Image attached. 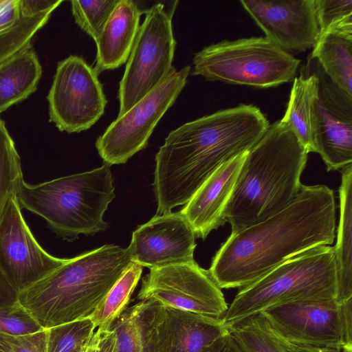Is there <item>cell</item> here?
I'll list each match as a JSON object with an SVG mask.
<instances>
[{"instance_id": "4dcf8cb0", "label": "cell", "mask_w": 352, "mask_h": 352, "mask_svg": "<svg viewBox=\"0 0 352 352\" xmlns=\"http://www.w3.org/2000/svg\"><path fill=\"white\" fill-rule=\"evenodd\" d=\"M43 329L14 300L0 302V332L26 336Z\"/></svg>"}, {"instance_id": "2e32d148", "label": "cell", "mask_w": 352, "mask_h": 352, "mask_svg": "<svg viewBox=\"0 0 352 352\" xmlns=\"http://www.w3.org/2000/svg\"><path fill=\"white\" fill-rule=\"evenodd\" d=\"M243 8L270 40L292 54L314 48L319 36L314 0L245 1Z\"/></svg>"}, {"instance_id": "9a60e30c", "label": "cell", "mask_w": 352, "mask_h": 352, "mask_svg": "<svg viewBox=\"0 0 352 352\" xmlns=\"http://www.w3.org/2000/svg\"><path fill=\"white\" fill-rule=\"evenodd\" d=\"M16 195L0 219V268L16 291L40 280L67 259L52 256L36 241L25 223Z\"/></svg>"}, {"instance_id": "1f68e13d", "label": "cell", "mask_w": 352, "mask_h": 352, "mask_svg": "<svg viewBox=\"0 0 352 352\" xmlns=\"http://www.w3.org/2000/svg\"><path fill=\"white\" fill-rule=\"evenodd\" d=\"M320 34L332 23L352 15V0H314Z\"/></svg>"}, {"instance_id": "7a4b0ae2", "label": "cell", "mask_w": 352, "mask_h": 352, "mask_svg": "<svg viewBox=\"0 0 352 352\" xmlns=\"http://www.w3.org/2000/svg\"><path fill=\"white\" fill-rule=\"evenodd\" d=\"M269 126L259 108L241 104L171 131L155 155L157 214L186 204L221 165L249 151Z\"/></svg>"}, {"instance_id": "5b68a950", "label": "cell", "mask_w": 352, "mask_h": 352, "mask_svg": "<svg viewBox=\"0 0 352 352\" xmlns=\"http://www.w3.org/2000/svg\"><path fill=\"white\" fill-rule=\"evenodd\" d=\"M110 166L56 178L36 185L20 182L16 197L21 208L43 217L67 240L104 231L103 216L115 197Z\"/></svg>"}, {"instance_id": "836d02e7", "label": "cell", "mask_w": 352, "mask_h": 352, "mask_svg": "<svg viewBox=\"0 0 352 352\" xmlns=\"http://www.w3.org/2000/svg\"><path fill=\"white\" fill-rule=\"evenodd\" d=\"M63 1L62 0H20V10L21 14L25 16L52 12Z\"/></svg>"}, {"instance_id": "f35d334b", "label": "cell", "mask_w": 352, "mask_h": 352, "mask_svg": "<svg viewBox=\"0 0 352 352\" xmlns=\"http://www.w3.org/2000/svg\"><path fill=\"white\" fill-rule=\"evenodd\" d=\"M98 334L97 331H94L84 352H96L98 342Z\"/></svg>"}, {"instance_id": "f546056e", "label": "cell", "mask_w": 352, "mask_h": 352, "mask_svg": "<svg viewBox=\"0 0 352 352\" xmlns=\"http://www.w3.org/2000/svg\"><path fill=\"white\" fill-rule=\"evenodd\" d=\"M143 301L126 308L114 321L110 329L116 335L117 352H145L140 312Z\"/></svg>"}, {"instance_id": "8992f818", "label": "cell", "mask_w": 352, "mask_h": 352, "mask_svg": "<svg viewBox=\"0 0 352 352\" xmlns=\"http://www.w3.org/2000/svg\"><path fill=\"white\" fill-rule=\"evenodd\" d=\"M351 299L342 292L333 247L320 245L289 258L256 282L240 289L221 320L229 329L280 304Z\"/></svg>"}, {"instance_id": "e575fe53", "label": "cell", "mask_w": 352, "mask_h": 352, "mask_svg": "<svg viewBox=\"0 0 352 352\" xmlns=\"http://www.w3.org/2000/svg\"><path fill=\"white\" fill-rule=\"evenodd\" d=\"M203 352H243L236 344L230 331L212 342Z\"/></svg>"}, {"instance_id": "3957f363", "label": "cell", "mask_w": 352, "mask_h": 352, "mask_svg": "<svg viewBox=\"0 0 352 352\" xmlns=\"http://www.w3.org/2000/svg\"><path fill=\"white\" fill-rule=\"evenodd\" d=\"M132 262L128 248L104 245L67 259L14 301L43 329L89 318Z\"/></svg>"}, {"instance_id": "83f0119b", "label": "cell", "mask_w": 352, "mask_h": 352, "mask_svg": "<svg viewBox=\"0 0 352 352\" xmlns=\"http://www.w3.org/2000/svg\"><path fill=\"white\" fill-rule=\"evenodd\" d=\"M95 329L89 318L45 329V352H84Z\"/></svg>"}, {"instance_id": "74e56055", "label": "cell", "mask_w": 352, "mask_h": 352, "mask_svg": "<svg viewBox=\"0 0 352 352\" xmlns=\"http://www.w3.org/2000/svg\"><path fill=\"white\" fill-rule=\"evenodd\" d=\"M16 290L10 283L3 272L0 268V302H3V299L9 296H15Z\"/></svg>"}, {"instance_id": "d4e9b609", "label": "cell", "mask_w": 352, "mask_h": 352, "mask_svg": "<svg viewBox=\"0 0 352 352\" xmlns=\"http://www.w3.org/2000/svg\"><path fill=\"white\" fill-rule=\"evenodd\" d=\"M229 331L243 352H286L261 313L236 323Z\"/></svg>"}, {"instance_id": "e0dca14e", "label": "cell", "mask_w": 352, "mask_h": 352, "mask_svg": "<svg viewBox=\"0 0 352 352\" xmlns=\"http://www.w3.org/2000/svg\"><path fill=\"white\" fill-rule=\"evenodd\" d=\"M195 234L183 215H155L132 234L128 249L131 259L149 269L195 261Z\"/></svg>"}, {"instance_id": "5bb4252c", "label": "cell", "mask_w": 352, "mask_h": 352, "mask_svg": "<svg viewBox=\"0 0 352 352\" xmlns=\"http://www.w3.org/2000/svg\"><path fill=\"white\" fill-rule=\"evenodd\" d=\"M318 80L314 102V140L328 171L341 170L352 162V96L326 74L316 59L307 62Z\"/></svg>"}, {"instance_id": "9c48e42d", "label": "cell", "mask_w": 352, "mask_h": 352, "mask_svg": "<svg viewBox=\"0 0 352 352\" xmlns=\"http://www.w3.org/2000/svg\"><path fill=\"white\" fill-rule=\"evenodd\" d=\"M260 313L283 340L352 352V299L292 302Z\"/></svg>"}, {"instance_id": "4fadbf2b", "label": "cell", "mask_w": 352, "mask_h": 352, "mask_svg": "<svg viewBox=\"0 0 352 352\" xmlns=\"http://www.w3.org/2000/svg\"><path fill=\"white\" fill-rule=\"evenodd\" d=\"M143 301L140 323L145 352H203L228 331L221 319Z\"/></svg>"}, {"instance_id": "277c9868", "label": "cell", "mask_w": 352, "mask_h": 352, "mask_svg": "<svg viewBox=\"0 0 352 352\" xmlns=\"http://www.w3.org/2000/svg\"><path fill=\"white\" fill-rule=\"evenodd\" d=\"M308 153L280 120L270 124L247 153L226 207L232 232L265 219L297 197Z\"/></svg>"}, {"instance_id": "f1b7e54d", "label": "cell", "mask_w": 352, "mask_h": 352, "mask_svg": "<svg viewBox=\"0 0 352 352\" xmlns=\"http://www.w3.org/2000/svg\"><path fill=\"white\" fill-rule=\"evenodd\" d=\"M118 1L73 0L72 12L77 25L96 42Z\"/></svg>"}, {"instance_id": "ba28073f", "label": "cell", "mask_w": 352, "mask_h": 352, "mask_svg": "<svg viewBox=\"0 0 352 352\" xmlns=\"http://www.w3.org/2000/svg\"><path fill=\"white\" fill-rule=\"evenodd\" d=\"M172 16L161 3L146 10L120 82L118 116L158 86L173 68L176 41Z\"/></svg>"}, {"instance_id": "44dd1931", "label": "cell", "mask_w": 352, "mask_h": 352, "mask_svg": "<svg viewBox=\"0 0 352 352\" xmlns=\"http://www.w3.org/2000/svg\"><path fill=\"white\" fill-rule=\"evenodd\" d=\"M42 75L38 56L28 45L0 63V114L36 91Z\"/></svg>"}, {"instance_id": "603a6c76", "label": "cell", "mask_w": 352, "mask_h": 352, "mask_svg": "<svg viewBox=\"0 0 352 352\" xmlns=\"http://www.w3.org/2000/svg\"><path fill=\"white\" fill-rule=\"evenodd\" d=\"M341 173L340 219L333 248L342 292L347 298H352V164L342 168Z\"/></svg>"}, {"instance_id": "8fae6325", "label": "cell", "mask_w": 352, "mask_h": 352, "mask_svg": "<svg viewBox=\"0 0 352 352\" xmlns=\"http://www.w3.org/2000/svg\"><path fill=\"white\" fill-rule=\"evenodd\" d=\"M98 75L80 56L58 62L47 99L50 122L60 131H86L104 114L107 100Z\"/></svg>"}, {"instance_id": "484cf974", "label": "cell", "mask_w": 352, "mask_h": 352, "mask_svg": "<svg viewBox=\"0 0 352 352\" xmlns=\"http://www.w3.org/2000/svg\"><path fill=\"white\" fill-rule=\"evenodd\" d=\"M23 179L19 155L0 118V219L9 198L16 195Z\"/></svg>"}, {"instance_id": "7c38bea8", "label": "cell", "mask_w": 352, "mask_h": 352, "mask_svg": "<svg viewBox=\"0 0 352 352\" xmlns=\"http://www.w3.org/2000/svg\"><path fill=\"white\" fill-rule=\"evenodd\" d=\"M138 298L217 319L228 307L221 289L195 261L150 269Z\"/></svg>"}, {"instance_id": "d590c367", "label": "cell", "mask_w": 352, "mask_h": 352, "mask_svg": "<svg viewBox=\"0 0 352 352\" xmlns=\"http://www.w3.org/2000/svg\"><path fill=\"white\" fill-rule=\"evenodd\" d=\"M96 331L98 337L96 352H117L115 331L111 329L107 331Z\"/></svg>"}, {"instance_id": "30bf717a", "label": "cell", "mask_w": 352, "mask_h": 352, "mask_svg": "<svg viewBox=\"0 0 352 352\" xmlns=\"http://www.w3.org/2000/svg\"><path fill=\"white\" fill-rule=\"evenodd\" d=\"M190 72V66L179 71L173 67L158 86L113 121L96 142L105 164H124L147 146L154 128L175 103Z\"/></svg>"}, {"instance_id": "ffe728a7", "label": "cell", "mask_w": 352, "mask_h": 352, "mask_svg": "<svg viewBox=\"0 0 352 352\" xmlns=\"http://www.w3.org/2000/svg\"><path fill=\"white\" fill-rule=\"evenodd\" d=\"M331 80L352 96V15L332 23L309 54Z\"/></svg>"}, {"instance_id": "6da1fadb", "label": "cell", "mask_w": 352, "mask_h": 352, "mask_svg": "<svg viewBox=\"0 0 352 352\" xmlns=\"http://www.w3.org/2000/svg\"><path fill=\"white\" fill-rule=\"evenodd\" d=\"M336 201L324 185H302L286 207L235 232L212 258L210 276L221 289L245 287L281 263L336 236Z\"/></svg>"}, {"instance_id": "4316f807", "label": "cell", "mask_w": 352, "mask_h": 352, "mask_svg": "<svg viewBox=\"0 0 352 352\" xmlns=\"http://www.w3.org/2000/svg\"><path fill=\"white\" fill-rule=\"evenodd\" d=\"M51 14H22L12 25L0 28V63L31 44L33 36L46 24Z\"/></svg>"}, {"instance_id": "d6a6232c", "label": "cell", "mask_w": 352, "mask_h": 352, "mask_svg": "<svg viewBox=\"0 0 352 352\" xmlns=\"http://www.w3.org/2000/svg\"><path fill=\"white\" fill-rule=\"evenodd\" d=\"M45 334V329L26 336L0 332V352H35Z\"/></svg>"}, {"instance_id": "8d00e7d4", "label": "cell", "mask_w": 352, "mask_h": 352, "mask_svg": "<svg viewBox=\"0 0 352 352\" xmlns=\"http://www.w3.org/2000/svg\"><path fill=\"white\" fill-rule=\"evenodd\" d=\"M278 338L285 347L286 352H343L336 348L296 344Z\"/></svg>"}, {"instance_id": "ac0fdd59", "label": "cell", "mask_w": 352, "mask_h": 352, "mask_svg": "<svg viewBox=\"0 0 352 352\" xmlns=\"http://www.w3.org/2000/svg\"><path fill=\"white\" fill-rule=\"evenodd\" d=\"M248 152L221 165L180 210L196 236L205 239L226 223V209Z\"/></svg>"}, {"instance_id": "d6986e66", "label": "cell", "mask_w": 352, "mask_h": 352, "mask_svg": "<svg viewBox=\"0 0 352 352\" xmlns=\"http://www.w3.org/2000/svg\"><path fill=\"white\" fill-rule=\"evenodd\" d=\"M142 11L132 0H119L96 41L98 74L126 63L133 46Z\"/></svg>"}, {"instance_id": "52a82bcc", "label": "cell", "mask_w": 352, "mask_h": 352, "mask_svg": "<svg viewBox=\"0 0 352 352\" xmlns=\"http://www.w3.org/2000/svg\"><path fill=\"white\" fill-rule=\"evenodd\" d=\"M191 74L210 81L258 88L277 87L295 77L300 60L267 38L223 40L197 52Z\"/></svg>"}, {"instance_id": "cb8c5ba5", "label": "cell", "mask_w": 352, "mask_h": 352, "mask_svg": "<svg viewBox=\"0 0 352 352\" xmlns=\"http://www.w3.org/2000/svg\"><path fill=\"white\" fill-rule=\"evenodd\" d=\"M142 269V266L133 261L110 289L89 318L96 329L109 330L114 321L127 308Z\"/></svg>"}, {"instance_id": "7402d4cb", "label": "cell", "mask_w": 352, "mask_h": 352, "mask_svg": "<svg viewBox=\"0 0 352 352\" xmlns=\"http://www.w3.org/2000/svg\"><path fill=\"white\" fill-rule=\"evenodd\" d=\"M317 87V77L307 63L301 67L300 76L294 80L287 108L280 120L291 129L308 153L315 152L314 102Z\"/></svg>"}]
</instances>
